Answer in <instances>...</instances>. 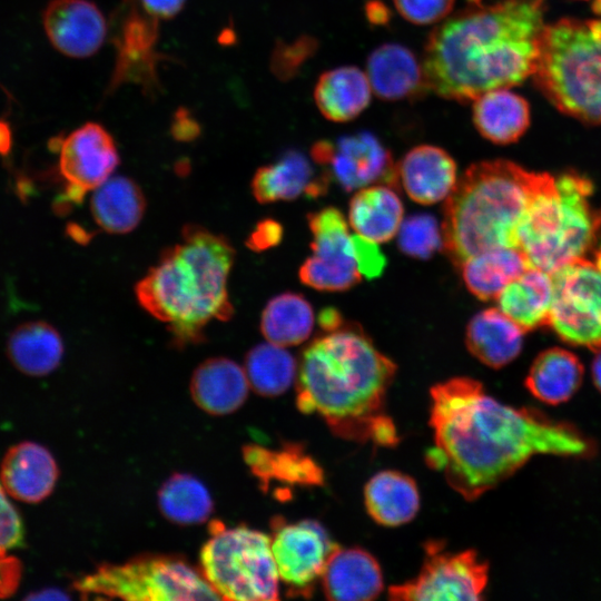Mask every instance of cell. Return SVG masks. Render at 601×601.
I'll return each mask as SVG.
<instances>
[{"label": "cell", "mask_w": 601, "mask_h": 601, "mask_svg": "<svg viewBox=\"0 0 601 601\" xmlns=\"http://www.w3.org/2000/svg\"><path fill=\"white\" fill-rule=\"evenodd\" d=\"M353 255L361 276L368 279L381 276L386 257L378 247V243L367 239L358 234L352 235Z\"/></svg>", "instance_id": "60d3db41"}, {"label": "cell", "mask_w": 601, "mask_h": 601, "mask_svg": "<svg viewBox=\"0 0 601 601\" xmlns=\"http://www.w3.org/2000/svg\"><path fill=\"white\" fill-rule=\"evenodd\" d=\"M552 177L503 159L471 165L444 205L441 227L443 249L450 260L459 268L480 252L518 247L521 221Z\"/></svg>", "instance_id": "5b68a950"}, {"label": "cell", "mask_w": 601, "mask_h": 601, "mask_svg": "<svg viewBox=\"0 0 601 601\" xmlns=\"http://www.w3.org/2000/svg\"><path fill=\"white\" fill-rule=\"evenodd\" d=\"M365 13L371 23L384 24L388 22V8L378 0L370 1L365 7Z\"/></svg>", "instance_id": "7dc6e473"}, {"label": "cell", "mask_w": 601, "mask_h": 601, "mask_svg": "<svg viewBox=\"0 0 601 601\" xmlns=\"http://www.w3.org/2000/svg\"><path fill=\"white\" fill-rule=\"evenodd\" d=\"M282 236L283 228L280 224L273 219H265L257 224L246 244L250 249L262 252L278 245Z\"/></svg>", "instance_id": "7bdbcfd3"}, {"label": "cell", "mask_w": 601, "mask_h": 601, "mask_svg": "<svg viewBox=\"0 0 601 601\" xmlns=\"http://www.w3.org/2000/svg\"><path fill=\"white\" fill-rule=\"evenodd\" d=\"M549 326L565 343L601 348V259H581L552 274Z\"/></svg>", "instance_id": "30bf717a"}, {"label": "cell", "mask_w": 601, "mask_h": 601, "mask_svg": "<svg viewBox=\"0 0 601 601\" xmlns=\"http://www.w3.org/2000/svg\"><path fill=\"white\" fill-rule=\"evenodd\" d=\"M249 382L245 371L226 357L203 362L193 373L190 394L204 412L226 415L238 410L248 395Z\"/></svg>", "instance_id": "603a6c76"}, {"label": "cell", "mask_w": 601, "mask_h": 601, "mask_svg": "<svg viewBox=\"0 0 601 601\" xmlns=\"http://www.w3.org/2000/svg\"><path fill=\"white\" fill-rule=\"evenodd\" d=\"M395 363L358 326L342 325L315 338L302 353L296 405L318 414L338 437L393 446L397 432L385 412Z\"/></svg>", "instance_id": "3957f363"}, {"label": "cell", "mask_w": 601, "mask_h": 601, "mask_svg": "<svg viewBox=\"0 0 601 601\" xmlns=\"http://www.w3.org/2000/svg\"><path fill=\"white\" fill-rule=\"evenodd\" d=\"M591 374L595 387L601 392V348L597 351L593 358Z\"/></svg>", "instance_id": "816d5d0a"}, {"label": "cell", "mask_w": 601, "mask_h": 601, "mask_svg": "<svg viewBox=\"0 0 601 601\" xmlns=\"http://www.w3.org/2000/svg\"><path fill=\"white\" fill-rule=\"evenodd\" d=\"M552 274L526 268L497 296V307L524 332L549 325L553 302Z\"/></svg>", "instance_id": "4316f807"}, {"label": "cell", "mask_w": 601, "mask_h": 601, "mask_svg": "<svg viewBox=\"0 0 601 601\" xmlns=\"http://www.w3.org/2000/svg\"><path fill=\"white\" fill-rule=\"evenodd\" d=\"M85 599L217 600L201 572L185 559L145 554L122 563H104L75 582Z\"/></svg>", "instance_id": "9c48e42d"}, {"label": "cell", "mask_w": 601, "mask_h": 601, "mask_svg": "<svg viewBox=\"0 0 601 601\" xmlns=\"http://www.w3.org/2000/svg\"><path fill=\"white\" fill-rule=\"evenodd\" d=\"M112 42L116 62L109 91L130 82L151 91L158 87V19L147 13L136 0H125L114 14Z\"/></svg>", "instance_id": "9a60e30c"}, {"label": "cell", "mask_w": 601, "mask_h": 601, "mask_svg": "<svg viewBox=\"0 0 601 601\" xmlns=\"http://www.w3.org/2000/svg\"><path fill=\"white\" fill-rule=\"evenodd\" d=\"M545 27L541 0L476 3L445 18L424 47L430 89L469 102L523 82L536 70Z\"/></svg>", "instance_id": "7a4b0ae2"}, {"label": "cell", "mask_w": 601, "mask_h": 601, "mask_svg": "<svg viewBox=\"0 0 601 601\" xmlns=\"http://www.w3.org/2000/svg\"><path fill=\"white\" fill-rule=\"evenodd\" d=\"M270 526L272 552L287 595L309 598L337 544L316 521L290 523L283 516H275Z\"/></svg>", "instance_id": "7c38bea8"}, {"label": "cell", "mask_w": 601, "mask_h": 601, "mask_svg": "<svg viewBox=\"0 0 601 601\" xmlns=\"http://www.w3.org/2000/svg\"><path fill=\"white\" fill-rule=\"evenodd\" d=\"M7 352L13 365L24 374L42 376L61 362L63 344L58 331L43 321L27 322L13 329Z\"/></svg>", "instance_id": "836d02e7"}, {"label": "cell", "mask_w": 601, "mask_h": 601, "mask_svg": "<svg viewBox=\"0 0 601 601\" xmlns=\"http://www.w3.org/2000/svg\"><path fill=\"white\" fill-rule=\"evenodd\" d=\"M312 48L308 39L292 43L279 42L272 55V71L280 79L293 77Z\"/></svg>", "instance_id": "ab89813d"}, {"label": "cell", "mask_w": 601, "mask_h": 601, "mask_svg": "<svg viewBox=\"0 0 601 601\" xmlns=\"http://www.w3.org/2000/svg\"><path fill=\"white\" fill-rule=\"evenodd\" d=\"M146 201L140 187L130 178H108L95 189L90 209L96 224L110 234H126L142 218Z\"/></svg>", "instance_id": "d6a6232c"}, {"label": "cell", "mask_w": 601, "mask_h": 601, "mask_svg": "<svg viewBox=\"0 0 601 601\" xmlns=\"http://www.w3.org/2000/svg\"><path fill=\"white\" fill-rule=\"evenodd\" d=\"M59 171L67 183L58 206L81 203L85 194L104 184L119 164L112 136L97 124L87 122L57 144Z\"/></svg>", "instance_id": "2e32d148"}, {"label": "cell", "mask_w": 601, "mask_h": 601, "mask_svg": "<svg viewBox=\"0 0 601 601\" xmlns=\"http://www.w3.org/2000/svg\"><path fill=\"white\" fill-rule=\"evenodd\" d=\"M397 12L408 22L427 26L443 21L455 0H393Z\"/></svg>", "instance_id": "f35d334b"}, {"label": "cell", "mask_w": 601, "mask_h": 601, "mask_svg": "<svg viewBox=\"0 0 601 601\" xmlns=\"http://www.w3.org/2000/svg\"><path fill=\"white\" fill-rule=\"evenodd\" d=\"M372 93L366 73L355 66H344L319 76L314 100L326 119L347 122L368 107Z\"/></svg>", "instance_id": "484cf974"}, {"label": "cell", "mask_w": 601, "mask_h": 601, "mask_svg": "<svg viewBox=\"0 0 601 601\" xmlns=\"http://www.w3.org/2000/svg\"><path fill=\"white\" fill-rule=\"evenodd\" d=\"M144 10L156 19H171L184 8L186 0H138Z\"/></svg>", "instance_id": "bcb514c9"}, {"label": "cell", "mask_w": 601, "mask_h": 601, "mask_svg": "<svg viewBox=\"0 0 601 601\" xmlns=\"http://www.w3.org/2000/svg\"><path fill=\"white\" fill-rule=\"evenodd\" d=\"M27 599L31 600H66L69 599V597L58 589H46L38 591L33 594H30L27 597Z\"/></svg>", "instance_id": "f907efd6"}, {"label": "cell", "mask_w": 601, "mask_h": 601, "mask_svg": "<svg viewBox=\"0 0 601 601\" xmlns=\"http://www.w3.org/2000/svg\"><path fill=\"white\" fill-rule=\"evenodd\" d=\"M431 401L435 446L426 462L467 501L499 485L534 455L584 457L594 451L573 425L503 404L471 377L434 385Z\"/></svg>", "instance_id": "6da1fadb"}, {"label": "cell", "mask_w": 601, "mask_h": 601, "mask_svg": "<svg viewBox=\"0 0 601 601\" xmlns=\"http://www.w3.org/2000/svg\"><path fill=\"white\" fill-rule=\"evenodd\" d=\"M397 245L407 256L418 259L430 258L436 250L443 248L442 227L432 215H412L401 224Z\"/></svg>", "instance_id": "74e56055"}, {"label": "cell", "mask_w": 601, "mask_h": 601, "mask_svg": "<svg viewBox=\"0 0 601 601\" xmlns=\"http://www.w3.org/2000/svg\"><path fill=\"white\" fill-rule=\"evenodd\" d=\"M583 373V365L575 354L562 347H551L534 358L524 383L536 400L558 405L575 394Z\"/></svg>", "instance_id": "4dcf8cb0"}, {"label": "cell", "mask_w": 601, "mask_h": 601, "mask_svg": "<svg viewBox=\"0 0 601 601\" xmlns=\"http://www.w3.org/2000/svg\"><path fill=\"white\" fill-rule=\"evenodd\" d=\"M158 506L168 521L193 525L208 520L214 503L208 490L198 479L186 473H175L160 486Z\"/></svg>", "instance_id": "d590c367"}, {"label": "cell", "mask_w": 601, "mask_h": 601, "mask_svg": "<svg viewBox=\"0 0 601 601\" xmlns=\"http://www.w3.org/2000/svg\"><path fill=\"white\" fill-rule=\"evenodd\" d=\"M58 479V466L51 453L40 444L22 442L12 446L1 464V481L17 500L36 503L46 499Z\"/></svg>", "instance_id": "7402d4cb"}, {"label": "cell", "mask_w": 601, "mask_h": 601, "mask_svg": "<svg viewBox=\"0 0 601 601\" xmlns=\"http://www.w3.org/2000/svg\"><path fill=\"white\" fill-rule=\"evenodd\" d=\"M593 187L579 174H563L536 194L518 229V247L530 267L550 274L597 256L601 211L592 205Z\"/></svg>", "instance_id": "8992f818"}, {"label": "cell", "mask_w": 601, "mask_h": 601, "mask_svg": "<svg viewBox=\"0 0 601 601\" xmlns=\"http://www.w3.org/2000/svg\"><path fill=\"white\" fill-rule=\"evenodd\" d=\"M297 364L285 347L265 343L253 347L245 358L249 386L266 397L285 393L295 380Z\"/></svg>", "instance_id": "8d00e7d4"}, {"label": "cell", "mask_w": 601, "mask_h": 601, "mask_svg": "<svg viewBox=\"0 0 601 601\" xmlns=\"http://www.w3.org/2000/svg\"><path fill=\"white\" fill-rule=\"evenodd\" d=\"M331 179L319 174L302 152L286 151L273 164L258 168L252 180V191L260 204L294 200L300 196L311 198L324 195Z\"/></svg>", "instance_id": "44dd1931"}, {"label": "cell", "mask_w": 601, "mask_h": 601, "mask_svg": "<svg viewBox=\"0 0 601 601\" xmlns=\"http://www.w3.org/2000/svg\"><path fill=\"white\" fill-rule=\"evenodd\" d=\"M403 219L402 200L388 185L377 184L357 189L349 201L351 227L356 234L378 244L397 235Z\"/></svg>", "instance_id": "f1b7e54d"}, {"label": "cell", "mask_w": 601, "mask_h": 601, "mask_svg": "<svg viewBox=\"0 0 601 601\" xmlns=\"http://www.w3.org/2000/svg\"><path fill=\"white\" fill-rule=\"evenodd\" d=\"M533 77L560 111L601 126V19L546 24Z\"/></svg>", "instance_id": "52a82bcc"}, {"label": "cell", "mask_w": 601, "mask_h": 601, "mask_svg": "<svg viewBox=\"0 0 601 601\" xmlns=\"http://www.w3.org/2000/svg\"><path fill=\"white\" fill-rule=\"evenodd\" d=\"M472 119L482 137L496 145H509L529 128L530 107L509 88L495 89L473 100Z\"/></svg>", "instance_id": "83f0119b"}, {"label": "cell", "mask_w": 601, "mask_h": 601, "mask_svg": "<svg viewBox=\"0 0 601 601\" xmlns=\"http://www.w3.org/2000/svg\"><path fill=\"white\" fill-rule=\"evenodd\" d=\"M170 132L178 141H191L200 135V125L185 107L178 108L173 116Z\"/></svg>", "instance_id": "ee69618b"}, {"label": "cell", "mask_w": 601, "mask_h": 601, "mask_svg": "<svg viewBox=\"0 0 601 601\" xmlns=\"http://www.w3.org/2000/svg\"><path fill=\"white\" fill-rule=\"evenodd\" d=\"M234 258L225 236L201 226H185L180 242L137 283V299L167 325L175 345L199 343L209 322L233 315L227 283Z\"/></svg>", "instance_id": "277c9868"}, {"label": "cell", "mask_w": 601, "mask_h": 601, "mask_svg": "<svg viewBox=\"0 0 601 601\" xmlns=\"http://www.w3.org/2000/svg\"><path fill=\"white\" fill-rule=\"evenodd\" d=\"M425 556L417 577L388 590L391 600H481L489 565L474 550L450 552L441 541L424 545Z\"/></svg>", "instance_id": "8fae6325"}, {"label": "cell", "mask_w": 601, "mask_h": 601, "mask_svg": "<svg viewBox=\"0 0 601 601\" xmlns=\"http://www.w3.org/2000/svg\"><path fill=\"white\" fill-rule=\"evenodd\" d=\"M318 323L324 332H329L342 326L344 321L337 309L327 307L319 312Z\"/></svg>", "instance_id": "c3c4849f"}, {"label": "cell", "mask_w": 601, "mask_h": 601, "mask_svg": "<svg viewBox=\"0 0 601 601\" xmlns=\"http://www.w3.org/2000/svg\"><path fill=\"white\" fill-rule=\"evenodd\" d=\"M313 161L345 191L372 184L398 186L390 150L372 132L362 131L335 140H318L311 149Z\"/></svg>", "instance_id": "4fadbf2b"}, {"label": "cell", "mask_w": 601, "mask_h": 601, "mask_svg": "<svg viewBox=\"0 0 601 601\" xmlns=\"http://www.w3.org/2000/svg\"><path fill=\"white\" fill-rule=\"evenodd\" d=\"M321 582L326 598L335 601L373 600L384 588L381 566L370 552L338 545L327 558Z\"/></svg>", "instance_id": "ffe728a7"}, {"label": "cell", "mask_w": 601, "mask_h": 601, "mask_svg": "<svg viewBox=\"0 0 601 601\" xmlns=\"http://www.w3.org/2000/svg\"><path fill=\"white\" fill-rule=\"evenodd\" d=\"M373 93L385 101L415 100L431 91L423 63L413 51L398 43H384L366 61Z\"/></svg>", "instance_id": "ac0fdd59"}, {"label": "cell", "mask_w": 601, "mask_h": 601, "mask_svg": "<svg viewBox=\"0 0 601 601\" xmlns=\"http://www.w3.org/2000/svg\"><path fill=\"white\" fill-rule=\"evenodd\" d=\"M210 538L200 552L201 573L224 600L278 599V573L270 538L246 525H209Z\"/></svg>", "instance_id": "ba28073f"}, {"label": "cell", "mask_w": 601, "mask_h": 601, "mask_svg": "<svg viewBox=\"0 0 601 601\" xmlns=\"http://www.w3.org/2000/svg\"><path fill=\"white\" fill-rule=\"evenodd\" d=\"M364 500L371 518L385 526L412 521L420 509L415 481L393 470L381 471L370 479L364 489Z\"/></svg>", "instance_id": "f546056e"}, {"label": "cell", "mask_w": 601, "mask_h": 601, "mask_svg": "<svg viewBox=\"0 0 601 601\" xmlns=\"http://www.w3.org/2000/svg\"><path fill=\"white\" fill-rule=\"evenodd\" d=\"M42 22L51 45L70 58L95 55L108 33L102 12L89 0H51Z\"/></svg>", "instance_id": "e0dca14e"}, {"label": "cell", "mask_w": 601, "mask_h": 601, "mask_svg": "<svg viewBox=\"0 0 601 601\" xmlns=\"http://www.w3.org/2000/svg\"><path fill=\"white\" fill-rule=\"evenodd\" d=\"M243 457L264 491L273 481L286 485L323 483L322 469L298 444L288 443L278 450L248 444L243 449Z\"/></svg>", "instance_id": "d4e9b609"}, {"label": "cell", "mask_w": 601, "mask_h": 601, "mask_svg": "<svg viewBox=\"0 0 601 601\" xmlns=\"http://www.w3.org/2000/svg\"><path fill=\"white\" fill-rule=\"evenodd\" d=\"M20 562L7 554V551L0 550V598L11 595L20 581Z\"/></svg>", "instance_id": "f6af8a7d"}, {"label": "cell", "mask_w": 601, "mask_h": 601, "mask_svg": "<svg viewBox=\"0 0 601 601\" xmlns=\"http://www.w3.org/2000/svg\"><path fill=\"white\" fill-rule=\"evenodd\" d=\"M23 542V526L0 483V550L8 551Z\"/></svg>", "instance_id": "b9f144b4"}, {"label": "cell", "mask_w": 601, "mask_h": 601, "mask_svg": "<svg viewBox=\"0 0 601 601\" xmlns=\"http://www.w3.org/2000/svg\"><path fill=\"white\" fill-rule=\"evenodd\" d=\"M398 185L421 205H433L453 190L457 167L452 156L432 145H420L406 152L396 165Z\"/></svg>", "instance_id": "d6986e66"}, {"label": "cell", "mask_w": 601, "mask_h": 601, "mask_svg": "<svg viewBox=\"0 0 601 601\" xmlns=\"http://www.w3.org/2000/svg\"><path fill=\"white\" fill-rule=\"evenodd\" d=\"M530 265L518 247H494L466 258L461 266L466 288L479 299L496 300L501 292Z\"/></svg>", "instance_id": "1f68e13d"}, {"label": "cell", "mask_w": 601, "mask_h": 601, "mask_svg": "<svg viewBox=\"0 0 601 601\" xmlns=\"http://www.w3.org/2000/svg\"><path fill=\"white\" fill-rule=\"evenodd\" d=\"M12 134L8 122L0 120V156H4L11 148Z\"/></svg>", "instance_id": "681fc988"}, {"label": "cell", "mask_w": 601, "mask_h": 601, "mask_svg": "<svg viewBox=\"0 0 601 601\" xmlns=\"http://www.w3.org/2000/svg\"><path fill=\"white\" fill-rule=\"evenodd\" d=\"M313 235L312 255L299 267L303 284L317 290L343 292L361 282L348 233L341 210L326 207L308 215Z\"/></svg>", "instance_id": "5bb4252c"}, {"label": "cell", "mask_w": 601, "mask_h": 601, "mask_svg": "<svg viewBox=\"0 0 601 601\" xmlns=\"http://www.w3.org/2000/svg\"><path fill=\"white\" fill-rule=\"evenodd\" d=\"M524 331L499 307L483 309L469 322L465 343L469 352L492 368H501L518 357Z\"/></svg>", "instance_id": "cb8c5ba5"}, {"label": "cell", "mask_w": 601, "mask_h": 601, "mask_svg": "<svg viewBox=\"0 0 601 601\" xmlns=\"http://www.w3.org/2000/svg\"><path fill=\"white\" fill-rule=\"evenodd\" d=\"M314 312L304 296L283 293L272 298L265 306L260 331L273 344L288 347L308 338L314 327Z\"/></svg>", "instance_id": "e575fe53"}]
</instances>
